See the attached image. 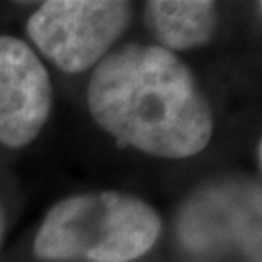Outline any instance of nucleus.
Listing matches in <instances>:
<instances>
[{
	"label": "nucleus",
	"instance_id": "3",
	"mask_svg": "<svg viewBox=\"0 0 262 262\" xmlns=\"http://www.w3.org/2000/svg\"><path fill=\"white\" fill-rule=\"evenodd\" d=\"M130 21V4L119 0H49L33 12L28 33L64 72L99 62Z\"/></svg>",
	"mask_w": 262,
	"mask_h": 262
},
{
	"label": "nucleus",
	"instance_id": "5",
	"mask_svg": "<svg viewBox=\"0 0 262 262\" xmlns=\"http://www.w3.org/2000/svg\"><path fill=\"white\" fill-rule=\"evenodd\" d=\"M144 19L167 51H183L198 47L212 37L215 6L208 0H154L146 4Z\"/></svg>",
	"mask_w": 262,
	"mask_h": 262
},
{
	"label": "nucleus",
	"instance_id": "2",
	"mask_svg": "<svg viewBox=\"0 0 262 262\" xmlns=\"http://www.w3.org/2000/svg\"><path fill=\"white\" fill-rule=\"evenodd\" d=\"M159 231V215L140 198L121 192L78 194L47 214L35 254L45 260L128 262L148 253Z\"/></svg>",
	"mask_w": 262,
	"mask_h": 262
},
{
	"label": "nucleus",
	"instance_id": "6",
	"mask_svg": "<svg viewBox=\"0 0 262 262\" xmlns=\"http://www.w3.org/2000/svg\"><path fill=\"white\" fill-rule=\"evenodd\" d=\"M4 227H6V217H4V208H2V200H0V245H2V237H4Z\"/></svg>",
	"mask_w": 262,
	"mask_h": 262
},
{
	"label": "nucleus",
	"instance_id": "4",
	"mask_svg": "<svg viewBox=\"0 0 262 262\" xmlns=\"http://www.w3.org/2000/svg\"><path fill=\"white\" fill-rule=\"evenodd\" d=\"M51 101V80L37 55L21 39L0 37V142L21 148L35 140Z\"/></svg>",
	"mask_w": 262,
	"mask_h": 262
},
{
	"label": "nucleus",
	"instance_id": "1",
	"mask_svg": "<svg viewBox=\"0 0 262 262\" xmlns=\"http://www.w3.org/2000/svg\"><path fill=\"white\" fill-rule=\"evenodd\" d=\"M88 103L119 144L158 158H190L206 148L214 130L210 105L188 66L154 45H124L105 55Z\"/></svg>",
	"mask_w": 262,
	"mask_h": 262
}]
</instances>
